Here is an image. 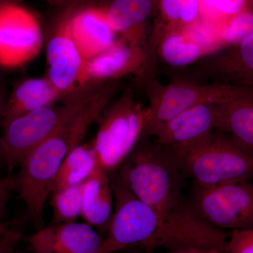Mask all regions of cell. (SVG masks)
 <instances>
[{"instance_id": "10", "label": "cell", "mask_w": 253, "mask_h": 253, "mask_svg": "<svg viewBox=\"0 0 253 253\" xmlns=\"http://www.w3.org/2000/svg\"><path fill=\"white\" fill-rule=\"evenodd\" d=\"M135 75L140 81L151 76L145 48L120 38L107 49L86 61L84 85L116 81Z\"/></svg>"}, {"instance_id": "3", "label": "cell", "mask_w": 253, "mask_h": 253, "mask_svg": "<svg viewBox=\"0 0 253 253\" xmlns=\"http://www.w3.org/2000/svg\"><path fill=\"white\" fill-rule=\"evenodd\" d=\"M166 148L174 156L183 174L191 177L195 185L212 186L249 181L252 177L253 156L220 131L217 134L213 131L190 142Z\"/></svg>"}, {"instance_id": "26", "label": "cell", "mask_w": 253, "mask_h": 253, "mask_svg": "<svg viewBox=\"0 0 253 253\" xmlns=\"http://www.w3.org/2000/svg\"><path fill=\"white\" fill-rule=\"evenodd\" d=\"M14 191V176H0V224H4V220L11 193Z\"/></svg>"}, {"instance_id": "22", "label": "cell", "mask_w": 253, "mask_h": 253, "mask_svg": "<svg viewBox=\"0 0 253 253\" xmlns=\"http://www.w3.org/2000/svg\"><path fill=\"white\" fill-rule=\"evenodd\" d=\"M212 30L214 41L219 49L239 44L253 34L252 10H244Z\"/></svg>"}, {"instance_id": "25", "label": "cell", "mask_w": 253, "mask_h": 253, "mask_svg": "<svg viewBox=\"0 0 253 253\" xmlns=\"http://www.w3.org/2000/svg\"><path fill=\"white\" fill-rule=\"evenodd\" d=\"M201 21L199 0H183L181 6L180 28H185Z\"/></svg>"}, {"instance_id": "4", "label": "cell", "mask_w": 253, "mask_h": 253, "mask_svg": "<svg viewBox=\"0 0 253 253\" xmlns=\"http://www.w3.org/2000/svg\"><path fill=\"white\" fill-rule=\"evenodd\" d=\"M140 82L149 99L144 135L154 136L164 123L180 113L204 104H220L253 89L252 86L223 83L196 84L176 82L163 85L153 76Z\"/></svg>"}, {"instance_id": "31", "label": "cell", "mask_w": 253, "mask_h": 253, "mask_svg": "<svg viewBox=\"0 0 253 253\" xmlns=\"http://www.w3.org/2000/svg\"><path fill=\"white\" fill-rule=\"evenodd\" d=\"M49 4L54 6H64L69 4L71 0H45Z\"/></svg>"}, {"instance_id": "30", "label": "cell", "mask_w": 253, "mask_h": 253, "mask_svg": "<svg viewBox=\"0 0 253 253\" xmlns=\"http://www.w3.org/2000/svg\"><path fill=\"white\" fill-rule=\"evenodd\" d=\"M169 253H221L215 250L199 249V248H183L173 250L169 251Z\"/></svg>"}, {"instance_id": "17", "label": "cell", "mask_w": 253, "mask_h": 253, "mask_svg": "<svg viewBox=\"0 0 253 253\" xmlns=\"http://www.w3.org/2000/svg\"><path fill=\"white\" fill-rule=\"evenodd\" d=\"M216 130L253 156V90L217 105Z\"/></svg>"}, {"instance_id": "5", "label": "cell", "mask_w": 253, "mask_h": 253, "mask_svg": "<svg viewBox=\"0 0 253 253\" xmlns=\"http://www.w3.org/2000/svg\"><path fill=\"white\" fill-rule=\"evenodd\" d=\"M99 123L92 146L98 163L109 173L121 167L144 136L146 108L127 89L107 106Z\"/></svg>"}, {"instance_id": "28", "label": "cell", "mask_w": 253, "mask_h": 253, "mask_svg": "<svg viewBox=\"0 0 253 253\" xmlns=\"http://www.w3.org/2000/svg\"><path fill=\"white\" fill-rule=\"evenodd\" d=\"M7 99L8 95L6 94L4 82H3L1 76H0V129H1L3 121H4Z\"/></svg>"}, {"instance_id": "16", "label": "cell", "mask_w": 253, "mask_h": 253, "mask_svg": "<svg viewBox=\"0 0 253 253\" xmlns=\"http://www.w3.org/2000/svg\"><path fill=\"white\" fill-rule=\"evenodd\" d=\"M213 53L206 66L209 74L223 84L252 86L253 84V34L239 44Z\"/></svg>"}, {"instance_id": "32", "label": "cell", "mask_w": 253, "mask_h": 253, "mask_svg": "<svg viewBox=\"0 0 253 253\" xmlns=\"http://www.w3.org/2000/svg\"><path fill=\"white\" fill-rule=\"evenodd\" d=\"M11 1H14L13 0H0V7H1L2 5L6 4V3L11 2Z\"/></svg>"}, {"instance_id": "13", "label": "cell", "mask_w": 253, "mask_h": 253, "mask_svg": "<svg viewBox=\"0 0 253 253\" xmlns=\"http://www.w3.org/2000/svg\"><path fill=\"white\" fill-rule=\"evenodd\" d=\"M68 31L85 61L110 47L116 33L110 27L104 7L89 6L66 18Z\"/></svg>"}, {"instance_id": "19", "label": "cell", "mask_w": 253, "mask_h": 253, "mask_svg": "<svg viewBox=\"0 0 253 253\" xmlns=\"http://www.w3.org/2000/svg\"><path fill=\"white\" fill-rule=\"evenodd\" d=\"M61 96L62 94L47 78L25 80L8 96L3 123L40 108L54 105Z\"/></svg>"}, {"instance_id": "12", "label": "cell", "mask_w": 253, "mask_h": 253, "mask_svg": "<svg viewBox=\"0 0 253 253\" xmlns=\"http://www.w3.org/2000/svg\"><path fill=\"white\" fill-rule=\"evenodd\" d=\"M104 241L86 223H59L42 228L29 238L35 253H96Z\"/></svg>"}, {"instance_id": "29", "label": "cell", "mask_w": 253, "mask_h": 253, "mask_svg": "<svg viewBox=\"0 0 253 253\" xmlns=\"http://www.w3.org/2000/svg\"><path fill=\"white\" fill-rule=\"evenodd\" d=\"M219 0H199L201 20L206 17Z\"/></svg>"}, {"instance_id": "24", "label": "cell", "mask_w": 253, "mask_h": 253, "mask_svg": "<svg viewBox=\"0 0 253 253\" xmlns=\"http://www.w3.org/2000/svg\"><path fill=\"white\" fill-rule=\"evenodd\" d=\"M224 253H253V229H232Z\"/></svg>"}, {"instance_id": "27", "label": "cell", "mask_w": 253, "mask_h": 253, "mask_svg": "<svg viewBox=\"0 0 253 253\" xmlns=\"http://www.w3.org/2000/svg\"><path fill=\"white\" fill-rule=\"evenodd\" d=\"M22 232L8 227L0 231V253H16V249L22 239Z\"/></svg>"}, {"instance_id": "6", "label": "cell", "mask_w": 253, "mask_h": 253, "mask_svg": "<svg viewBox=\"0 0 253 253\" xmlns=\"http://www.w3.org/2000/svg\"><path fill=\"white\" fill-rule=\"evenodd\" d=\"M77 96H71L63 106L40 108L3 123L0 166L8 174L54 133L71 113Z\"/></svg>"}, {"instance_id": "15", "label": "cell", "mask_w": 253, "mask_h": 253, "mask_svg": "<svg viewBox=\"0 0 253 253\" xmlns=\"http://www.w3.org/2000/svg\"><path fill=\"white\" fill-rule=\"evenodd\" d=\"M104 9L110 27L120 38L146 51L154 0H111Z\"/></svg>"}, {"instance_id": "8", "label": "cell", "mask_w": 253, "mask_h": 253, "mask_svg": "<svg viewBox=\"0 0 253 253\" xmlns=\"http://www.w3.org/2000/svg\"><path fill=\"white\" fill-rule=\"evenodd\" d=\"M191 203L200 217L218 229H253V186L249 181L195 185Z\"/></svg>"}, {"instance_id": "23", "label": "cell", "mask_w": 253, "mask_h": 253, "mask_svg": "<svg viewBox=\"0 0 253 253\" xmlns=\"http://www.w3.org/2000/svg\"><path fill=\"white\" fill-rule=\"evenodd\" d=\"M83 184L63 188L50 194L53 208L51 224L74 222L81 217Z\"/></svg>"}, {"instance_id": "20", "label": "cell", "mask_w": 253, "mask_h": 253, "mask_svg": "<svg viewBox=\"0 0 253 253\" xmlns=\"http://www.w3.org/2000/svg\"><path fill=\"white\" fill-rule=\"evenodd\" d=\"M156 52L163 62L172 67H186L213 54L212 50L200 43L187 28H178L163 35Z\"/></svg>"}, {"instance_id": "2", "label": "cell", "mask_w": 253, "mask_h": 253, "mask_svg": "<svg viewBox=\"0 0 253 253\" xmlns=\"http://www.w3.org/2000/svg\"><path fill=\"white\" fill-rule=\"evenodd\" d=\"M120 168V180L154 210L161 221L184 201V174L166 146L148 141L138 143Z\"/></svg>"}, {"instance_id": "7", "label": "cell", "mask_w": 253, "mask_h": 253, "mask_svg": "<svg viewBox=\"0 0 253 253\" xmlns=\"http://www.w3.org/2000/svg\"><path fill=\"white\" fill-rule=\"evenodd\" d=\"M115 211L109 230L96 253H114L137 246L143 250L161 224L154 210L129 191L119 178L111 184Z\"/></svg>"}, {"instance_id": "14", "label": "cell", "mask_w": 253, "mask_h": 253, "mask_svg": "<svg viewBox=\"0 0 253 253\" xmlns=\"http://www.w3.org/2000/svg\"><path fill=\"white\" fill-rule=\"evenodd\" d=\"M217 105H200L164 123L154 133L156 143L170 147L190 142L212 132L216 129Z\"/></svg>"}, {"instance_id": "1", "label": "cell", "mask_w": 253, "mask_h": 253, "mask_svg": "<svg viewBox=\"0 0 253 253\" xmlns=\"http://www.w3.org/2000/svg\"><path fill=\"white\" fill-rule=\"evenodd\" d=\"M118 91L117 81L84 88L78 94L68 117L20 166L19 172L14 176V190H17L30 219L38 229L44 225V204L63 161L71 150L81 144L91 125L99 122Z\"/></svg>"}, {"instance_id": "18", "label": "cell", "mask_w": 253, "mask_h": 253, "mask_svg": "<svg viewBox=\"0 0 253 253\" xmlns=\"http://www.w3.org/2000/svg\"><path fill=\"white\" fill-rule=\"evenodd\" d=\"M108 174L98 165L82 188L81 217L99 233L106 234L113 216V191Z\"/></svg>"}, {"instance_id": "9", "label": "cell", "mask_w": 253, "mask_h": 253, "mask_svg": "<svg viewBox=\"0 0 253 253\" xmlns=\"http://www.w3.org/2000/svg\"><path fill=\"white\" fill-rule=\"evenodd\" d=\"M42 33L36 16L14 1L0 7V66L14 68L39 54Z\"/></svg>"}, {"instance_id": "11", "label": "cell", "mask_w": 253, "mask_h": 253, "mask_svg": "<svg viewBox=\"0 0 253 253\" xmlns=\"http://www.w3.org/2000/svg\"><path fill=\"white\" fill-rule=\"evenodd\" d=\"M48 79L62 94L77 86L84 87L85 60L68 31L66 18L60 23L48 42L46 48Z\"/></svg>"}, {"instance_id": "21", "label": "cell", "mask_w": 253, "mask_h": 253, "mask_svg": "<svg viewBox=\"0 0 253 253\" xmlns=\"http://www.w3.org/2000/svg\"><path fill=\"white\" fill-rule=\"evenodd\" d=\"M98 165L92 144L78 145L63 161L51 184V194L63 188L83 184Z\"/></svg>"}]
</instances>
